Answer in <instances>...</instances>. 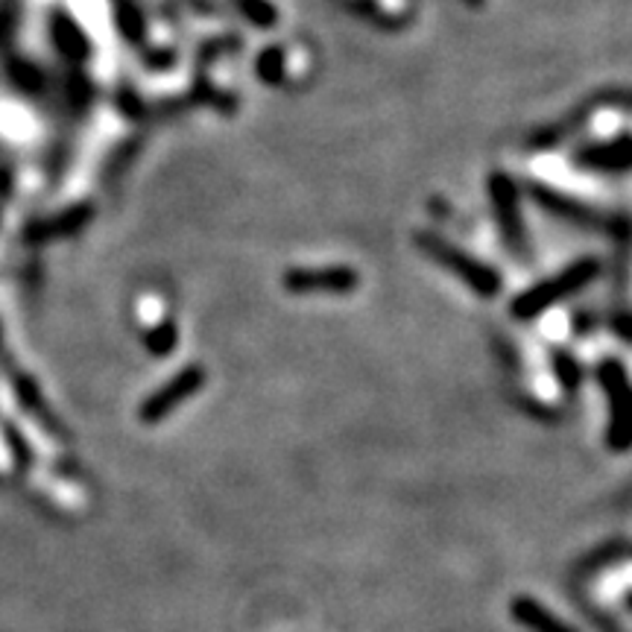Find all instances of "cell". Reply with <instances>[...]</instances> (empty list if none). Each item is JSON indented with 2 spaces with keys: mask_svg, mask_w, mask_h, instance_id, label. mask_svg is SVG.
I'll return each mask as SVG.
<instances>
[{
  "mask_svg": "<svg viewBox=\"0 0 632 632\" xmlns=\"http://www.w3.org/2000/svg\"><path fill=\"white\" fill-rule=\"evenodd\" d=\"M630 604H632V600H630Z\"/></svg>",
  "mask_w": 632,
  "mask_h": 632,
  "instance_id": "7a4b0ae2",
  "label": "cell"
},
{
  "mask_svg": "<svg viewBox=\"0 0 632 632\" xmlns=\"http://www.w3.org/2000/svg\"><path fill=\"white\" fill-rule=\"evenodd\" d=\"M518 618H521L527 627H533L536 632H574V630H568L565 623L556 621V618H551V614L544 612L542 606L518 604Z\"/></svg>",
  "mask_w": 632,
  "mask_h": 632,
  "instance_id": "6da1fadb",
  "label": "cell"
}]
</instances>
